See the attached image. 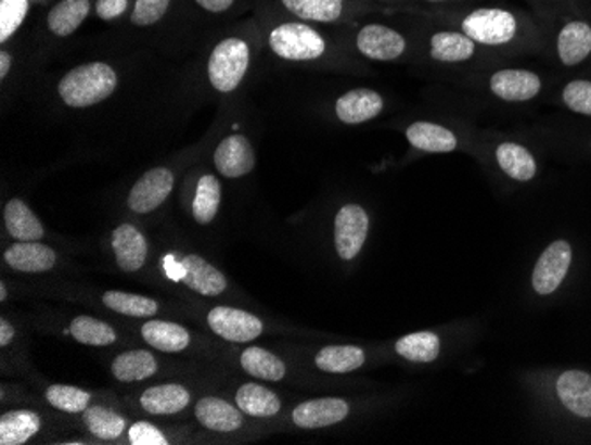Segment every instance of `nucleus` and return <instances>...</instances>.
I'll return each instance as SVG.
<instances>
[{"label":"nucleus","instance_id":"obj_40","mask_svg":"<svg viewBox=\"0 0 591 445\" xmlns=\"http://www.w3.org/2000/svg\"><path fill=\"white\" fill-rule=\"evenodd\" d=\"M562 102L568 111L591 117V80L576 78L565 84L562 91Z\"/></svg>","mask_w":591,"mask_h":445},{"label":"nucleus","instance_id":"obj_12","mask_svg":"<svg viewBox=\"0 0 591 445\" xmlns=\"http://www.w3.org/2000/svg\"><path fill=\"white\" fill-rule=\"evenodd\" d=\"M556 54L560 63L576 68L591 55V24L588 20L568 18L556 35Z\"/></svg>","mask_w":591,"mask_h":445},{"label":"nucleus","instance_id":"obj_43","mask_svg":"<svg viewBox=\"0 0 591 445\" xmlns=\"http://www.w3.org/2000/svg\"><path fill=\"white\" fill-rule=\"evenodd\" d=\"M130 0H97V16L111 22L125 15Z\"/></svg>","mask_w":591,"mask_h":445},{"label":"nucleus","instance_id":"obj_5","mask_svg":"<svg viewBox=\"0 0 591 445\" xmlns=\"http://www.w3.org/2000/svg\"><path fill=\"white\" fill-rule=\"evenodd\" d=\"M371 218L360 204H344L335 215V251L344 262H352L365 245Z\"/></svg>","mask_w":591,"mask_h":445},{"label":"nucleus","instance_id":"obj_47","mask_svg":"<svg viewBox=\"0 0 591 445\" xmlns=\"http://www.w3.org/2000/svg\"><path fill=\"white\" fill-rule=\"evenodd\" d=\"M539 4L545 5L549 11H554L556 8H560V5L563 4V2H560V0H537Z\"/></svg>","mask_w":591,"mask_h":445},{"label":"nucleus","instance_id":"obj_50","mask_svg":"<svg viewBox=\"0 0 591 445\" xmlns=\"http://www.w3.org/2000/svg\"><path fill=\"white\" fill-rule=\"evenodd\" d=\"M590 144H591V139H590Z\"/></svg>","mask_w":591,"mask_h":445},{"label":"nucleus","instance_id":"obj_20","mask_svg":"<svg viewBox=\"0 0 591 445\" xmlns=\"http://www.w3.org/2000/svg\"><path fill=\"white\" fill-rule=\"evenodd\" d=\"M494 158L501 173L517 183H528L539 175L537 158L526 145L519 142H501L496 148Z\"/></svg>","mask_w":591,"mask_h":445},{"label":"nucleus","instance_id":"obj_39","mask_svg":"<svg viewBox=\"0 0 591 445\" xmlns=\"http://www.w3.org/2000/svg\"><path fill=\"white\" fill-rule=\"evenodd\" d=\"M30 0H0V43H8L29 15Z\"/></svg>","mask_w":591,"mask_h":445},{"label":"nucleus","instance_id":"obj_2","mask_svg":"<svg viewBox=\"0 0 591 445\" xmlns=\"http://www.w3.org/2000/svg\"><path fill=\"white\" fill-rule=\"evenodd\" d=\"M119 78L111 64L87 63L66 73L57 86L59 97L72 109L94 107L105 102L117 89Z\"/></svg>","mask_w":591,"mask_h":445},{"label":"nucleus","instance_id":"obj_42","mask_svg":"<svg viewBox=\"0 0 591 445\" xmlns=\"http://www.w3.org/2000/svg\"><path fill=\"white\" fill-rule=\"evenodd\" d=\"M128 438H130L131 444L133 445H167V436L158 430V428L153 427L150 422H136L133 427L128 431Z\"/></svg>","mask_w":591,"mask_h":445},{"label":"nucleus","instance_id":"obj_30","mask_svg":"<svg viewBox=\"0 0 591 445\" xmlns=\"http://www.w3.org/2000/svg\"><path fill=\"white\" fill-rule=\"evenodd\" d=\"M237 408L250 417H274L282 410L280 397L259 383H245L236 392Z\"/></svg>","mask_w":591,"mask_h":445},{"label":"nucleus","instance_id":"obj_21","mask_svg":"<svg viewBox=\"0 0 591 445\" xmlns=\"http://www.w3.org/2000/svg\"><path fill=\"white\" fill-rule=\"evenodd\" d=\"M404 134L409 144L423 153H453L461 145L455 131L438 123H411Z\"/></svg>","mask_w":591,"mask_h":445},{"label":"nucleus","instance_id":"obj_48","mask_svg":"<svg viewBox=\"0 0 591 445\" xmlns=\"http://www.w3.org/2000/svg\"><path fill=\"white\" fill-rule=\"evenodd\" d=\"M419 2H425V4H433V5H447V4H455V2H462V0H419Z\"/></svg>","mask_w":591,"mask_h":445},{"label":"nucleus","instance_id":"obj_32","mask_svg":"<svg viewBox=\"0 0 591 445\" xmlns=\"http://www.w3.org/2000/svg\"><path fill=\"white\" fill-rule=\"evenodd\" d=\"M240 364L245 373L266 382H280L287 374L284 360L259 346L246 348L241 354Z\"/></svg>","mask_w":591,"mask_h":445},{"label":"nucleus","instance_id":"obj_17","mask_svg":"<svg viewBox=\"0 0 591 445\" xmlns=\"http://www.w3.org/2000/svg\"><path fill=\"white\" fill-rule=\"evenodd\" d=\"M112 249L116 254L117 267L126 274L139 271L147 262L150 245L144 234L133 224H120L112 232Z\"/></svg>","mask_w":591,"mask_h":445},{"label":"nucleus","instance_id":"obj_31","mask_svg":"<svg viewBox=\"0 0 591 445\" xmlns=\"http://www.w3.org/2000/svg\"><path fill=\"white\" fill-rule=\"evenodd\" d=\"M365 352L360 346L341 344V346H324L316 355V366L322 373H352L365 364Z\"/></svg>","mask_w":591,"mask_h":445},{"label":"nucleus","instance_id":"obj_10","mask_svg":"<svg viewBox=\"0 0 591 445\" xmlns=\"http://www.w3.org/2000/svg\"><path fill=\"white\" fill-rule=\"evenodd\" d=\"M489 89L503 102L523 103L535 100L543 89L539 73L524 68H505L492 73Z\"/></svg>","mask_w":591,"mask_h":445},{"label":"nucleus","instance_id":"obj_26","mask_svg":"<svg viewBox=\"0 0 591 445\" xmlns=\"http://www.w3.org/2000/svg\"><path fill=\"white\" fill-rule=\"evenodd\" d=\"M91 0H61L47 16L50 33L57 38L75 35L91 15Z\"/></svg>","mask_w":591,"mask_h":445},{"label":"nucleus","instance_id":"obj_28","mask_svg":"<svg viewBox=\"0 0 591 445\" xmlns=\"http://www.w3.org/2000/svg\"><path fill=\"white\" fill-rule=\"evenodd\" d=\"M112 374L123 383L142 382L158 371V363L147 349H130L117 355L112 363Z\"/></svg>","mask_w":591,"mask_h":445},{"label":"nucleus","instance_id":"obj_27","mask_svg":"<svg viewBox=\"0 0 591 445\" xmlns=\"http://www.w3.org/2000/svg\"><path fill=\"white\" fill-rule=\"evenodd\" d=\"M142 338L145 343L164 354H179L187 349L192 341L190 332L183 325L159 320H151L142 325Z\"/></svg>","mask_w":591,"mask_h":445},{"label":"nucleus","instance_id":"obj_9","mask_svg":"<svg viewBox=\"0 0 591 445\" xmlns=\"http://www.w3.org/2000/svg\"><path fill=\"white\" fill-rule=\"evenodd\" d=\"M174 189V173L167 167H154L140 176L126 199L133 214H151L169 199Z\"/></svg>","mask_w":591,"mask_h":445},{"label":"nucleus","instance_id":"obj_8","mask_svg":"<svg viewBox=\"0 0 591 445\" xmlns=\"http://www.w3.org/2000/svg\"><path fill=\"white\" fill-rule=\"evenodd\" d=\"M207 325L218 338L231 343H252L265 330V325L257 316L227 305L213 307L207 313Z\"/></svg>","mask_w":591,"mask_h":445},{"label":"nucleus","instance_id":"obj_41","mask_svg":"<svg viewBox=\"0 0 591 445\" xmlns=\"http://www.w3.org/2000/svg\"><path fill=\"white\" fill-rule=\"evenodd\" d=\"M170 0H136L131 11V22L139 27H150L158 24L159 20L167 15Z\"/></svg>","mask_w":591,"mask_h":445},{"label":"nucleus","instance_id":"obj_24","mask_svg":"<svg viewBox=\"0 0 591 445\" xmlns=\"http://www.w3.org/2000/svg\"><path fill=\"white\" fill-rule=\"evenodd\" d=\"M195 417L207 430L232 433L243 427V414L220 397H203L195 405Z\"/></svg>","mask_w":591,"mask_h":445},{"label":"nucleus","instance_id":"obj_16","mask_svg":"<svg viewBox=\"0 0 591 445\" xmlns=\"http://www.w3.org/2000/svg\"><path fill=\"white\" fill-rule=\"evenodd\" d=\"M284 10L308 24H337L351 15L352 0H280Z\"/></svg>","mask_w":591,"mask_h":445},{"label":"nucleus","instance_id":"obj_18","mask_svg":"<svg viewBox=\"0 0 591 445\" xmlns=\"http://www.w3.org/2000/svg\"><path fill=\"white\" fill-rule=\"evenodd\" d=\"M557 399L574 416L591 419V374L570 369L556 380Z\"/></svg>","mask_w":591,"mask_h":445},{"label":"nucleus","instance_id":"obj_6","mask_svg":"<svg viewBox=\"0 0 591 445\" xmlns=\"http://www.w3.org/2000/svg\"><path fill=\"white\" fill-rule=\"evenodd\" d=\"M356 50L377 63H394L408 52V39L385 24H367L356 33Z\"/></svg>","mask_w":591,"mask_h":445},{"label":"nucleus","instance_id":"obj_11","mask_svg":"<svg viewBox=\"0 0 591 445\" xmlns=\"http://www.w3.org/2000/svg\"><path fill=\"white\" fill-rule=\"evenodd\" d=\"M349 403L342 397H319L301 403L291 414L294 427L301 430H321L335 427L349 416Z\"/></svg>","mask_w":591,"mask_h":445},{"label":"nucleus","instance_id":"obj_29","mask_svg":"<svg viewBox=\"0 0 591 445\" xmlns=\"http://www.w3.org/2000/svg\"><path fill=\"white\" fill-rule=\"evenodd\" d=\"M43 427L41 417L36 411H5L0 417V444L22 445L29 442Z\"/></svg>","mask_w":591,"mask_h":445},{"label":"nucleus","instance_id":"obj_34","mask_svg":"<svg viewBox=\"0 0 591 445\" xmlns=\"http://www.w3.org/2000/svg\"><path fill=\"white\" fill-rule=\"evenodd\" d=\"M221 201V185L217 176L204 175L201 176L193 198V218L201 226L211 224L217 217L218 208Z\"/></svg>","mask_w":591,"mask_h":445},{"label":"nucleus","instance_id":"obj_45","mask_svg":"<svg viewBox=\"0 0 591 445\" xmlns=\"http://www.w3.org/2000/svg\"><path fill=\"white\" fill-rule=\"evenodd\" d=\"M13 338H15V329H13V325H10V321L2 318V320H0V346L5 348V346L13 341Z\"/></svg>","mask_w":591,"mask_h":445},{"label":"nucleus","instance_id":"obj_38","mask_svg":"<svg viewBox=\"0 0 591 445\" xmlns=\"http://www.w3.org/2000/svg\"><path fill=\"white\" fill-rule=\"evenodd\" d=\"M47 402L57 410L66 414H83L91 403V394L82 389L72 387V385H50L47 389Z\"/></svg>","mask_w":591,"mask_h":445},{"label":"nucleus","instance_id":"obj_15","mask_svg":"<svg viewBox=\"0 0 591 445\" xmlns=\"http://www.w3.org/2000/svg\"><path fill=\"white\" fill-rule=\"evenodd\" d=\"M478 54V44L459 29L436 30L428 38V55L436 63L464 64Z\"/></svg>","mask_w":591,"mask_h":445},{"label":"nucleus","instance_id":"obj_37","mask_svg":"<svg viewBox=\"0 0 591 445\" xmlns=\"http://www.w3.org/2000/svg\"><path fill=\"white\" fill-rule=\"evenodd\" d=\"M69 334L87 346H111L117 341L116 330L92 316H77L69 325Z\"/></svg>","mask_w":591,"mask_h":445},{"label":"nucleus","instance_id":"obj_33","mask_svg":"<svg viewBox=\"0 0 591 445\" xmlns=\"http://www.w3.org/2000/svg\"><path fill=\"white\" fill-rule=\"evenodd\" d=\"M395 352L409 363L428 364L434 363L441 352V339L436 332H414L404 335L395 343Z\"/></svg>","mask_w":591,"mask_h":445},{"label":"nucleus","instance_id":"obj_36","mask_svg":"<svg viewBox=\"0 0 591 445\" xmlns=\"http://www.w3.org/2000/svg\"><path fill=\"white\" fill-rule=\"evenodd\" d=\"M103 304L114 313L131 316V318H151L158 313V304L150 296L125 293V291H106Z\"/></svg>","mask_w":591,"mask_h":445},{"label":"nucleus","instance_id":"obj_23","mask_svg":"<svg viewBox=\"0 0 591 445\" xmlns=\"http://www.w3.org/2000/svg\"><path fill=\"white\" fill-rule=\"evenodd\" d=\"M192 402L188 389L179 383H159L145 389L140 396V407L151 416H176Z\"/></svg>","mask_w":591,"mask_h":445},{"label":"nucleus","instance_id":"obj_49","mask_svg":"<svg viewBox=\"0 0 591 445\" xmlns=\"http://www.w3.org/2000/svg\"><path fill=\"white\" fill-rule=\"evenodd\" d=\"M0 301H2V302L8 301V290H5L4 282H2V284H0Z\"/></svg>","mask_w":591,"mask_h":445},{"label":"nucleus","instance_id":"obj_3","mask_svg":"<svg viewBox=\"0 0 591 445\" xmlns=\"http://www.w3.org/2000/svg\"><path fill=\"white\" fill-rule=\"evenodd\" d=\"M268 44L277 58L291 63H312L327 52V41L322 33L298 18L274 25L268 35Z\"/></svg>","mask_w":591,"mask_h":445},{"label":"nucleus","instance_id":"obj_19","mask_svg":"<svg viewBox=\"0 0 591 445\" xmlns=\"http://www.w3.org/2000/svg\"><path fill=\"white\" fill-rule=\"evenodd\" d=\"M181 270L183 284L198 295L218 296L227 290L226 276L197 254L183 257Z\"/></svg>","mask_w":591,"mask_h":445},{"label":"nucleus","instance_id":"obj_1","mask_svg":"<svg viewBox=\"0 0 591 445\" xmlns=\"http://www.w3.org/2000/svg\"><path fill=\"white\" fill-rule=\"evenodd\" d=\"M445 22L455 24V29L487 49H505L521 43L535 35L534 20L523 11L501 8V5H476L472 10L438 11Z\"/></svg>","mask_w":591,"mask_h":445},{"label":"nucleus","instance_id":"obj_4","mask_svg":"<svg viewBox=\"0 0 591 445\" xmlns=\"http://www.w3.org/2000/svg\"><path fill=\"white\" fill-rule=\"evenodd\" d=\"M250 44L245 39H221L207 61L209 84L223 94L236 91L250 68Z\"/></svg>","mask_w":591,"mask_h":445},{"label":"nucleus","instance_id":"obj_22","mask_svg":"<svg viewBox=\"0 0 591 445\" xmlns=\"http://www.w3.org/2000/svg\"><path fill=\"white\" fill-rule=\"evenodd\" d=\"M4 262L16 271L43 274L55 267L57 254L44 243L20 242L4 252Z\"/></svg>","mask_w":591,"mask_h":445},{"label":"nucleus","instance_id":"obj_44","mask_svg":"<svg viewBox=\"0 0 591 445\" xmlns=\"http://www.w3.org/2000/svg\"><path fill=\"white\" fill-rule=\"evenodd\" d=\"M195 2H197V5H201L204 11H207V13L220 15V13H226V11L231 10L236 0H195Z\"/></svg>","mask_w":591,"mask_h":445},{"label":"nucleus","instance_id":"obj_25","mask_svg":"<svg viewBox=\"0 0 591 445\" xmlns=\"http://www.w3.org/2000/svg\"><path fill=\"white\" fill-rule=\"evenodd\" d=\"M5 229L16 242H39L44 237L43 224L39 223L35 212L22 201L11 199L4 208Z\"/></svg>","mask_w":591,"mask_h":445},{"label":"nucleus","instance_id":"obj_14","mask_svg":"<svg viewBox=\"0 0 591 445\" xmlns=\"http://www.w3.org/2000/svg\"><path fill=\"white\" fill-rule=\"evenodd\" d=\"M385 98L369 88H358L342 94L335 103V116L344 125H363L380 116Z\"/></svg>","mask_w":591,"mask_h":445},{"label":"nucleus","instance_id":"obj_46","mask_svg":"<svg viewBox=\"0 0 591 445\" xmlns=\"http://www.w3.org/2000/svg\"><path fill=\"white\" fill-rule=\"evenodd\" d=\"M11 64H13V58H11L10 52L2 50L0 52V78L2 80L10 75Z\"/></svg>","mask_w":591,"mask_h":445},{"label":"nucleus","instance_id":"obj_13","mask_svg":"<svg viewBox=\"0 0 591 445\" xmlns=\"http://www.w3.org/2000/svg\"><path fill=\"white\" fill-rule=\"evenodd\" d=\"M213 161L221 176L229 179L243 178L254 170V145L245 136L232 134L218 144Z\"/></svg>","mask_w":591,"mask_h":445},{"label":"nucleus","instance_id":"obj_35","mask_svg":"<svg viewBox=\"0 0 591 445\" xmlns=\"http://www.w3.org/2000/svg\"><path fill=\"white\" fill-rule=\"evenodd\" d=\"M82 419L87 430L91 431L92 435L100 441H117L126 430L125 417L119 416L111 408L103 407V405L87 407Z\"/></svg>","mask_w":591,"mask_h":445},{"label":"nucleus","instance_id":"obj_7","mask_svg":"<svg viewBox=\"0 0 591 445\" xmlns=\"http://www.w3.org/2000/svg\"><path fill=\"white\" fill-rule=\"evenodd\" d=\"M573 247L567 240L549 243V247L542 252V256L535 265L534 276H531V285L537 295H553L565 281L573 265Z\"/></svg>","mask_w":591,"mask_h":445}]
</instances>
